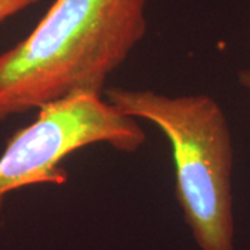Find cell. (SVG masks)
<instances>
[{
	"label": "cell",
	"instance_id": "cell-4",
	"mask_svg": "<svg viewBox=\"0 0 250 250\" xmlns=\"http://www.w3.org/2000/svg\"><path fill=\"white\" fill-rule=\"evenodd\" d=\"M41 0H0V24Z\"/></svg>",
	"mask_w": 250,
	"mask_h": 250
},
{
	"label": "cell",
	"instance_id": "cell-5",
	"mask_svg": "<svg viewBox=\"0 0 250 250\" xmlns=\"http://www.w3.org/2000/svg\"><path fill=\"white\" fill-rule=\"evenodd\" d=\"M239 82L241 85L250 93V68H246L239 74Z\"/></svg>",
	"mask_w": 250,
	"mask_h": 250
},
{
	"label": "cell",
	"instance_id": "cell-3",
	"mask_svg": "<svg viewBox=\"0 0 250 250\" xmlns=\"http://www.w3.org/2000/svg\"><path fill=\"white\" fill-rule=\"evenodd\" d=\"M145 142L138 120L120 113L103 96L83 93L49 104L11 136L0 156V208L6 196L21 188L65 184L62 160L82 147L104 143L134 153Z\"/></svg>",
	"mask_w": 250,
	"mask_h": 250
},
{
	"label": "cell",
	"instance_id": "cell-1",
	"mask_svg": "<svg viewBox=\"0 0 250 250\" xmlns=\"http://www.w3.org/2000/svg\"><path fill=\"white\" fill-rule=\"evenodd\" d=\"M149 1L54 0L29 35L0 53V121L77 95L103 96L147 32Z\"/></svg>",
	"mask_w": 250,
	"mask_h": 250
},
{
	"label": "cell",
	"instance_id": "cell-2",
	"mask_svg": "<svg viewBox=\"0 0 250 250\" xmlns=\"http://www.w3.org/2000/svg\"><path fill=\"white\" fill-rule=\"evenodd\" d=\"M106 100L125 116L156 125L168 139L175 197L200 250H235L233 146L225 113L207 95L171 96L111 86Z\"/></svg>",
	"mask_w": 250,
	"mask_h": 250
}]
</instances>
